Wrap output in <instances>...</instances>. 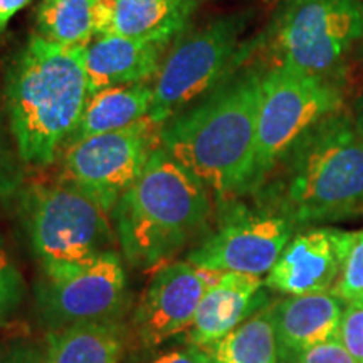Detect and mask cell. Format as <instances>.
Masks as SVG:
<instances>
[{"instance_id":"1","label":"cell","mask_w":363,"mask_h":363,"mask_svg":"<svg viewBox=\"0 0 363 363\" xmlns=\"http://www.w3.org/2000/svg\"><path fill=\"white\" fill-rule=\"evenodd\" d=\"M261 76L257 69L229 76L162 126V148L219 197L252 187Z\"/></svg>"},{"instance_id":"9","label":"cell","mask_w":363,"mask_h":363,"mask_svg":"<svg viewBox=\"0 0 363 363\" xmlns=\"http://www.w3.org/2000/svg\"><path fill=\"white\" fill-rule=\"evenodd\" d=\"M162 126L148 115L123 130L69 145L62 179L78 185L113 212L121 195L140 179L152 153L160 147Z\"/></svg>"},{"instance_id":"7","label":"cell","mask_w":363,"mask_h":363,"mask_svg":"<svg viewBox=\"0 0 363 363\" xmlns=\"http://www.w3.org/2000/svg\"><path fill=\"white\" fill-rule=\"evenodd\" d=\"M363 40V0H289L272 22L274 61L316 76H335Z\"/></svg>"},{"instance_id":"12","label":"cell","mask_w":363,"mask_h":363,"mask_svg":"<svg viewBox=\"0 0 363 363\" xmlns=\"http://www.w3.org/2000/svg\"><path fill=\"white\" fill-rule=\"evenodd\" d=\"M219 272L203 271L189 261L163 264L150 281L133 325L145 347H158L187 331L203 294Z\"/></svg>"},{"instance_id":"17","label":"cell","mask_w":363,"mask_h":363,"mask_svg":"<svg viewBox=\"0 0 363 363\" xmlns=\"http://www.w3.org/2000/svg\"><path fill=\"white\" fill-rule=\"evenodd\" d=\"M201 0H99L96 34L170 43Z\"/></svg>"},{"instance_id":"16","label":"cell","mask_w":363,"mask_h":363,"mask_svg":"<svg viewBox=\"0 0 363 363\" xmlns=\"http://www.w3.org/2000/svg\"><path fill=\"white\" fill-rule=\"evenodd\" d=\"M167 43L101 34L88 45L86 76L89 94L111 86L136 84L157 76Z\"/></svg>"},{"instance_id":"25","label":"cell","mask_w":363,"mask_h":363,"mask_svg":"<svg viewBox=\"0 0 363 363\" xmlns=\"http://www.w3.org/2000/svg\"><path fill=\"white\" fill-rule=\"evenodd\" d=\"M22 184V172L0 123V203L9 201Z\"/></svg>"},{"instance_id":"23","label":"cell","mask_w":363,"mask_h":363,"mask_svg":"<svg viewBox=\"0 0 363 363\" xmlns=\"http://www.w3.org/2000/svg\"><path fill=\"white\" fill-rule=\"evenodd\" d=\"M345 303H353L363 296V230L353 233V240L342 274L333 289Z\"/></svg>"},{"instance_id":"28","label":"cell","mask_w":363,"mask_h":363,"mask_svg":"<svg viewBox=\"0 0 363 363\" xmlns=\"http://www.w3.org/2000/svg\"><path fill=\"white\" fill-rule=\"evenodd\" d=\"M148 363H214L203 348L189 347L180 348V350H169L157 355Z\"/></svg>"},{"instance_id":"19","label":"cell","mask_w":363,"mask_h":363,"mask_svg":"<svg viewBox=\"0 0 363 363\" xmlns=\"http://www.w3.org/2000/svg\"><path fill=\"white\" fill-rule=\"evenodd\" d=\"M125 331L113 321L84 323L49 331L48 363H120Z\"/></svg>"},{"instance_id":"14","label":"cell","mask_w":363,"mask_h":363,"mask_svg":"<svg viewBox=\"0 0 363 363\" xmlns=\"http://www.w3.org/2000/svg\"><path fill=\"white\" fill-rule=\"evenodd\" d=\"M264 286L261 276L219 272L203 294L192 326L185 331L187 343L206 348L224 338L261 306Z\"/></svg>"},{"instance_id":"11","label":"cell","mask_w":363,"mask_h":363,"mask_svg":"<svg viewBox=\"0 0 363 363\" xmlns=\"http://www.w3.org/2000/svg\"><path fill=\"white\" fill-rule=\"evenodd\" d=\"M296 224L276 208L235 207L207 239L189 252L190 264L212 272H269Z\"/></svg>"},{"instance_id":"8","label":"cell","mask_w":363,"mask_h":363,"mask_svg":"<svg viewBox=\"0 0 363 363\" xmlns=\"http://www.w3.org/2000/svg\"><path fill=\"white\" fill-rule=\"evenodd\" d=\"M242 30L244 17L225 16L182 39L158 67L150 116L165 125L224 83L239 62Z\"/></svg>"},{"instance_id":"30","label":"cell","mask_w":363,"mask_h":363,"mask_svg":"<svg viewBox=\"0 0 363 363\" xmlns=\"http://www.w3.org/2000/svg\"><path fill=\"white\" fill-rule=\"evenodd\" d=\"M353 118H355V123L358 126V130H360V133L363 135V93L360 94V98H358Z\"/></svg>"},{"instance_id":"29","label":"cell","mask_w":363,"mask_h":363,"mask_svg":"<svg viewBox=\"0 0 363 363\" xmlns=\"http://www.w3.org/2000/svg\"><path fill=\"white\" fill-rule=\"evenodd\" d=\"M33 0H0V34L7 29L9 22L17 12L26 9Z\"/></svg>"},{"instance_id":"6","label":"cell","mask_w":363,"mask_h":363,"mask_svg":"<svg viewBox=\"0 0 363 363\" xmlns=\"http://www.w3.org/2000/svg\"><path fill=\"white\" fill-rule=\"evenodd\" d=\"M343 88L335 76L308 74L286 66H271L262 72L251 189H259L293 145L326 116L343 110Z\"/></svg>"},{"instance_id":"2","label":"cell","mask_w":363,"mask_h":363,"mask_svg":"<svg viewBox=\"0 0 363 363\" xmlns=\"http://www.w3.org/2000/svg\"><path fill=\"white\" fill-rule=\"evenodd\" d=\"M88 45L33 34L7 69L6 101L17 155L45 167L67 145L88 101Z\"/></svg>"},{"instance_id":"21","label":"cell","mask_w":363,"mask_h":363,"mask_svg":"<svg viewBox=\"0 0 363 363\" xmlns=\"http://www.w3.org/2000/svg\"><path fill=\"white\" fill-rule=\"evenodd\" d=\"M99 0H43L38 9L39 34L65 45H88L96 34Z\"/></svg>"},{"instance_id":"24","label":"cell","mask_w":363,"mask_h":363,"mask_svg":"<svg viewBox=\"0 0 363 363\" xmlns=\"http://www.w3.org/2000/svg\"><path fill=\"white\" fill-rule=\"evenodd\" d=\"M337 340L358 363H363V308L347 303Z\"/></svg>"},{"instance_id":"5","label":"cell","mask_w":363,"mask_h":363,"mask_svg":"<svg viewBox=\"0 0 363 363\" xmlns=\"http://www.w3.org/2000/svg\"><path fill=\"white\" fill-rule=\"evenodd\" d=\"M21 216L43 269L83 264L115 249L110 211L62 177L30 184L21 197Z\"/></svg>"},{"instance_id":"10","label":"cell","mask_w":363,"mask_h":363,"mask_svg":"<svg viewBox=\"0 0 363 363\" xmlns=\"http://www.w3.org/2000/svg\"><path fill=\"white\" fill-rule=\"evenodd\" d=\"M125 291L123 261L111 249L83 264L43 269L38 308L51 331L113 321L123 308Z\"/></svg>"},{"instance_id":"20","label":"cell","mask_w":363,"mask_h":363,"mask_svg":"<svg viewBox=\"0 0 363 363\" xmlns=\"http://www.w3.org/2000/svg\"><path fill=\"white\" fill-rule=\"evenodd\" d=\"M203 350L214 363H279L272 305L252 313L224 338Z\"/></svg>"},{"instance_id":"15","label":"cell","mask_w":363,"mask_h":363,"mask_svg":"<svg viewBox=\"0 0 363 363\" xmlns=\"http://www.w3.org/2000/svg\"><path fill=\"white\" fill-rule=\"evenodd\" d=\"M347 303L333 291L288 296L272 305L279 360L291 362L308 348L337 340Z\"/></svg>"},{"instance_id":"4","label":"cell","mask_w":363,"mask_h":363,"mask_svg":"<svg viewBox=\"0 0 363 363\" xmlns=\"http://www.w3.org/2000/svg\"><path fill=\"white\" fill-rule=\"evenodd\" d=\"M113 216L126 261L145 269L170 259L201 233L211 217V197L160 145Z\"/></svg>"},{"instance_id":"26","label":"cell","mask_w":363,"mask_h":363,"mask_svg":"<svg viewBox=\"0 0 363 363\" xmlns=\"http://www.w3.org/2000/svg\"><path fill=\"white\" fill-rule=\"evenodd\" d=\"M289 363H358L338 340L320 343L308 348Z\"/></svg>"},{"instance_id":"13","label":"cell","mask_w":363,"mask_h":363,"mask_svg":"<svg viewBox=\"0 0 363 363\" xmlns=\"http://www.w3.org/2000/svg\"><path fill=\"white\" fill-rule=\"evenodd\" d=\"M353 233L315 227L293 235L267 272L266 286L288 296L333 289L347 261Z\"/></svg>"},{"instance_id":"31","label":"cell","mask_w":363,"mask_h":363,"mask_svg":"<svg viewBox=\"0 0 363 363\" xmlns=\"http://www.w3.org/2000/svg\"><path fill=\"white\" fill-rule=\"evenodd\" d=\"M353 303H355V305H358V306H362V308H363V296H362L360 299H357V301H353Z\"/></svg>"},{"instance_id":"32","label":"cell","mask_w":363,"mask_h":363,"mask_svg":"<svg viewBox=\"0 0 363 363\" xmlns=\"http://www.w3.org/2000/svg\"><path fill=\"white\" fill-rule=\"evenodd\" d=\"M45 2H49V0H45Z\"/></svg>"},{"instance_id":"27","label":"cell","mask_w":363,"mask_h":363,"mask_svg":"<svg viewBox=\"0 0 363 363\" xmlns=\"http://www.w3.org/2000/svg\"><path fill=\"white\" fill-rule=\"evenodd\" d=\"M0 363H48V352L39 343L19 340L0 350Z\"/></svg>"},{"instance_id":"22","label":"cell","mask_w":363,"mask_h":363,"mask_svg":"<svg viewBox=\"0 0 363 363\" xmlns=\"http://www.w3.org/2000/svg\"><path fill=\"white\" fill-rule=\"evenodd\" d=\"M26 284L19 267L0 246V325H6L24 301Z\"/></svg>"},{"instance_id":"18","label":"cell","mask_w":363,"mask_h":363,"mask_svg":"<svg viewBox=\"0 0 363 363\" xmlns=\"http://www.w3.org/2000/svg\"><path fill=\"white\" fill-rule=\"evenodd\" d=\"M152 104L153 88L143 83L111 86L89 94L79 123L66 147L89 136L110 133L138 123L150 115Z\"/></svg>"},{"instance_id":"3","label":"cell","mask_w":363,"mask_h":363,"mask_svg":"<svg viewBox=\"0 0 363 363\" xmlns=\"http://www.w3.org/2000/svg\"><path fill=\"white\" fill-rule=\"evenodd\" d=\"M269 175L266 206L296 227L363 216V135L353 113L343 108L321 120Z\"/></svg>"}]
</instances>
